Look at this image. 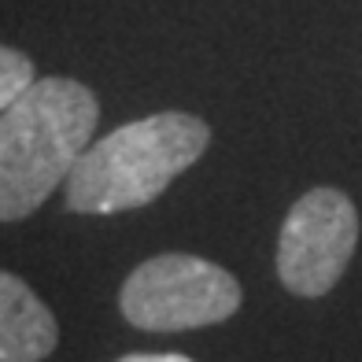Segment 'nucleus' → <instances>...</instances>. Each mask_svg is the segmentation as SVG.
Returning <instances> with one entry per match:
<instances>
[{"instance_id": "f257e3e1", "label": "nucleus", "mask_w": 362, "mask_h": 362, "mask_svg": "<svg viewBox=\"0 0 362 362\" xmlns=\"http://www.w3.org/2000/svg\"><path fill=\"white\" fill-rule=\"evenodd\" d=\"M100 104L74 78H37L0 111V222H23L67 185L93 144Z\"/></svg>"}, {"instance_id": "f03ea898", "label": "nucleus", "mask_w": 362, "mask_h": 362, "mask_svg": "<svg viewBox=\"0 0 362 362\" xmlns=\"http://www.w3.org/2000/svg\"><path fill=\"white\" fill-rule=\"evenodd\" d=\"M211 144V126L189 111H159L93 141L67 177L71 215H119L159 200Z\"/></svg>"}, {"instance_id": "7ed1b4c3", "label": "nucleus", "mask_w": 362, "mask_h": 362, "mask_svg": "<svg viewBox=\"0 0 362 362\" xmlns=\"http://www.w3.org/2000/svg\"><path fill=\"white\" fill-rule=\"evenodd\" d=\"M240 300V281L226 267L189 252H163L126 277L119 310L144 333H185L233 318Z\"/></svg>"}, {"instance_id": "20e7f679", "label": "nucleus", "mask_w": 362, "mask_h": 362, "mask_svg": "<svg viewBox=\"0 0 362 362\" xmlns=\"http://www.w3.org/2000/svg\"><path fill=\"white\" fill-rule=\"evenodd\" d=\"M358 248V211L348 192L318 185L285 215L277 237V277L292 296L318 300L333 292Z\"/></svg>"}, {"instance_id": "39448f33", "label": "nucleus", "mask_w": 362, "mask_h": 362, "mask_svg": "<svg viewBox=\"0 0 362 362\" xmlns=\"http://www.w3.org/2000/svg\"><path fill=\"white\" fill-rule=\"evenodd\" d=\"M59 325L23 277L0 270V362H41L56 351Z\"/></svg>"}, {"instance_id": "423d86ee", "label": "nucleus", "mask_w": 362, "mask_h": 362, "mask_svg": "<svg viewBox=\"0 0 362 362\" xmlns=\"http://www.w3.org/2000/svg\"><path fill=\"white\" fill-rule=\"evenodd\" d=\"M34 81H37V71L30 63V56L19 52V48L0 45V111L11 107Z\"/></svg>"}, {"instance_id": "0eeeda50", "label": "nucleus", "mask_w": 362, "mask_h": 362, "mask_svg": "<svg viewBox=\"0 0 362 362\" xmlns=\"http://www.w3.org/2000/svg\"><path fill=\"white\" fill-rule=\"evenodd\" d=\"M115 362H192L189 355H177V351H129Z\"/></svg>"}]
</instances>
